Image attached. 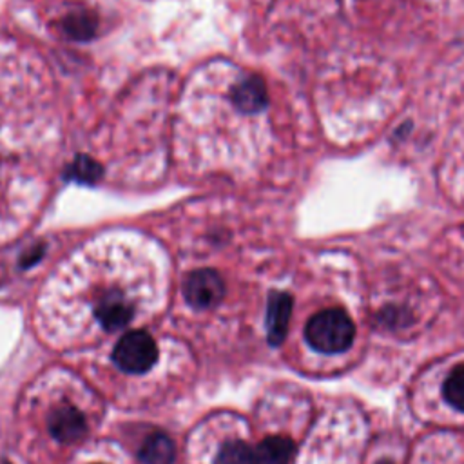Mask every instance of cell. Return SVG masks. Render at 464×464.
I'll use <instances>...</instances> for the list:
<instances>
[{"mask_svg": "<svg viewBox=\"0 0 464 464\" xmlns=\"http://www.w3.org/2000/svg\"><path fill=\"white\" fill-rule=\"evenodd\" d=\"M355 337L352 317L341 308H326L314 314L304 326L306 343L321 353H341Z\"/></svg>", "mask_w": 464, "mask_h": 464, "instance_id": "6da1fadb", "label": "cell"}, {"mask_svg": "<svg viewBox=\"0 0 464 464\" xmlns=\"http://www.w3.org/2000/svg\"><path fill=\"white\" fill-rule=\"evenodd\" d=\"M158 359L154 339L143 330H130L120 337L112 350V361L127 373H145Z\"/></svg>", "mask_w": 464, "mask_h": 464, "instance_id": "7a4b0ae2", "label": "cell"}, {"mask_svg": "<svg viewBox=\"0 0 464 464\" xmlns=\"http://www.w3.org/2000/svg\"><path fill=\"white\" fill-rule=\"evenodd\" d=\"M183 295L194 308H212L221 303L225 295V283L212 268H199L188 274L183 285Z\"/></svg>", "mask_w": 464, "mask_h": 464, "instance_id": "3957f363", "label": "cell"}, {"mask_svg": "<svg viewBox=\"0 0 464 464\" xmlns=\"http://www.w3.org/2000/svg\"><path fill=\"white\" fill-rule=\"evenodd\" d=\"M94 315L103 330L116 332L130 323V319L134 317V304L121 292L111 290L98 299L94 306Z\"/></svg>", "mask_w": 464, "mask_h": 464, "instance_id": "277c9868", "label": "cell"}, {"mask_svg": "<svg viewBox=\"0 0 464 464\" xmlns=\"http://www.w3.org/2000/svg\"><path fill=\"white\" fill-rule=\"evenodd\" d=\"M292 295L286 292H272L266 304V339L272 346H279L288 332L292 315Z\"/></svg>", "mask_w": 464, "mask_h": 464, "instance_id": "5b68a950", "label": "cell"}, {"mask_svg": "<svg viewBox=\"0 0 464 464\" xmlns=\"http://www.w3.org/2000/svg\"><path fill=\"white\" fill-rule=\"evenodd\" d=\"M49 431L60 442H76L85 435L87 422L72 404H60L49 415Z\"/></svg>", "mask_w": 464, "mask_h": 464, "instance_id": "8992f818", "label": "cell"}, {"mask_svg": "<svg viewBox=\"0 0 464 464\" xmlns=\"http://www.w3.org/2000/svg\"><path fill=\"white\" fill-rule=\"evenodd\" d=\"M230 100L234 107L245 114H254L263 111L268 103V92L263 78L257 74L245 76L232 87Z\"/></svg>", "mask_w": 464, "mask_h": 464, "instance_id": "52a82bcc", "label": "cell"}, {"mask_svg": "<svg viewBox=\"0 0 464 464\" xmlns=\"http://www.w3.org/2000/svg\"><path fill=\"white\" fill-rule=\"evenodd\" d=\"M295 451L292 439L272 435L259 442L254 451V464H290Z\"/></svg>", "mask_w": 464, "mask_h": 464, "instance_id": "ba28073f", "label": "cell"}, {"mask_svg": "<svg viewBox=\"0 0 464 464\" xmlns=\"http://www.w3.org/2000/svg\"><path fill=\"white\" fill-rule=\"evenodd\" d=\"M174 457H176L174 442L165 433L149 435L138 453V459L141 464H172Z\"/></svg>", "mask_w": 464, "mask_h": 464, "instance_id": "9c48e42d", "label": "cell"}, {"mask_svg": "<svg viewBox=\"0 0 464 464\" xmlns=\"http://www.w3.org/2000/svg\"><path fill=\"white\" fill-rule=\"evenodd\" d=\"M96 27L98 18L87 9L72 11L62 20L63 33L72 40H91L96 34Z\"/></svg>", "mask_w": 464, "mask_h": 464, "instance_id": "30bf717a", "label": "cell"}, {"mask_svg": "<svg viewBox=\"0 0 464 464\" xmlns=\"http://www.w3.org/2000/svg\"><path fill=\"white\" fill-rule=\"evenodd\" d=\"M102 176H103V167L87 154L76 156L65 170V179L83 183V185H94Z\"/></svg>", "mask_w": 464, "mask_h": 464, "instance_id": "8fae6325", "label": "cell"}, {"mask_svg": "<svg viewBox=\"0 0 464 464\" xmlns=\"http://www.w3.org/2000/svg\"><path fill=\"white\" fill-rule=\"evenodd\" d=\"M442 395L450 406H453L459 411H464V364L455 366L444 384H442Z\"/></svg>", "mask_w": 464, "mask_h": 464, "instance_id": "7c38bea8", "label": "cell"}, {"mask_svg": "<svg viewBox=\"0 0 464 464\" xmlns=\"http://www.w3.org/2000/svg\"><path fill=\"white\" fill-rule=\"evenodd\" d=\"M214 464H254V451L243 440H230L221 446Z\"/></svg>", "mask_w": 464, "mask_h": 464, "instance_id": "4fadbf2b", "label": "cell"}, {"mask_svg": "<svg viewBox=\"0 0 464 464\" xmlns=\"http://www.w3.org/2000/svg\"><path fill=\"white\" fill-rule=\"evenodd\" d=\"M42 254H44V246H34V248H31L27 254H24V257L20 259V265H22L24 268L31 266V265H34V263L42 257Z\"/></svg>", "mask_w": 464, "mask_h": 464, "instance_id": "5bb4252c", "label": "cell"}, {"mask_svg": "<svg viewBox=\"0 0 464 464\" xmlns=\"http://www.w3.org/2000/svg\"><path fill=\"white\" fill-rule=\"evenodd\" d=\"M377 464H392L390 460H381V462H377Z\"/></svg>", "mask_w": 464, "mask_h": 464, "instance_id": "9a60e30c", "label": "cell"}]
</instances>
